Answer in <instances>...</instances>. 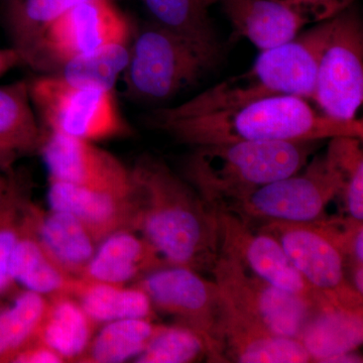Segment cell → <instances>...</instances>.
Masks as SVG:
<instances>
[{
  "label": "cell",
  "instance_id": "7c38bea8",
  "mask_svg": "<svg viewBox=\"0 0 363 363\" xmlns=\"http://www.w3.org/2000/svg\"><path fill=\"white\" fill-rule=\"evenodd\" d=\"M218 223L219 252L271 285L307 301L317 308L328 304L303 278L271 234L255 230L240 217L214 210Z\"/></svg>",
  "mask_w": 363,
  "mask_h": 363
},
{
  "label": "cell",
  "instance_id": "4fadbf2b",
  "mask_svg": "<svg viewBox=\"0 0 363 363\" xmlns=\"http://www.w3.org/2000/svg\"><path fill=\"white\" fill-rule=\"evenodd\" d=\"M131 26L112 0L78 4L48 26L42 40V70L105 45L130 42Z\"/></svg>",
  "mask_w": 363,
  "mask_h": 363
},
{
  "label": "cell",
  "instance_id": "44dd1931",
  "mask_svg": "<svg viewBox=\"0 0 363 363\" xmlns=\"http://www.w3.org/2000/svg\"><path fill=\"white\" fill-rule=\"evenodd\" d=\"M37 230L43 247L67 274L80 278L96 252L98 243L73 215L37 206Z\"/></svg>",
  "mask_w": 363,
  "mask_h": 363
},
{
  "label": "cell",
  "instance_id": "83f0119b",
  "mask_svg": "<svg viewBox=\"0 0 363 363\" xmlns=\"http://www.w3.org/2000/svg\"><path fill=\"white\" fill-rule=\"evenodd\" d=\"M130 44L117 43L80 55L62 63L52 74L73 84L113 91L128 65Z\"/></svg>",
  "mask_w": 363,
  "mask_h": 363
},
{
  "label": "cell",
  "instance_id": "52a82bcc",
  "mask_svg": "<svg viewBox=\"0 0 363 363\" xmlns=\"http://www.w3.org/2000/svg\"><path fill=\"white\" fill-rule=\"evenodd\" d=\"M343 189L342 174L326 152L314 159L301 175L297 173L267 184L218 210L235 214L247 223H313L325 218L326 207L342 195Z\"/></svg>",
  "mask_w": 363,
  "mask_h": 363
},
{
  "label": "cell",
  "instance_id": "484cf974",
  "mask_svg": "<svg viewBox=\"0 0 363 363\" xmlns=\"http://www.w3.org/2000/svg\"><path fill=\"white\" fill-rule=\"evenodd\" d=\"M160 325L152 320L123 319L99 326L81 363H121L145 350Z\"/></svg>",
  "mask_w": 363,
  "mask_h": 363
},
{
  "label": "cell",
  "instance_id": "5b68a950",
  "mask_svg": "<svg viewBox=\"0 0 363 363\" xmlns=\"http://www.w3.org/2000/svg\"><path fill=\"white\" fill-rule=\"evenodd\" d=\"M221 58L218 39H191L159 23L147 26L130 44L121 76L124 95L135 101H164L196 84Z\"/></svg>",
  "mask_w": 363,
  "mask_h": 363
},
{
  "label": "cell",
  "instance_id": "2e32d148",
  "mask_svg": "<svg viewBox=\"0 0 363 363\" xmlns=\"http://www.w3.org/2000/svg\"><path fill=\"white\" fill-rule=\"evenodd\" d=\"M37 205L28 200L18 227L11 259V274L16 285L48 298L73 296L79 278L61 269L43 247L37 230Z\"/></svg>",
  "mask_w": 363,
  "mask_h": 363
},
{
  "label": "cell",
  "instance_id": "cb8c5ba5",
  "mask_svg": "<svg viewBox=\"0 0 363 363\" xmlns=\"http://www.w3.org/2000/svg\"><path fill=\"white\" fill-rule=\"evenodd\" d=\"M98 327L73 296H59L49 298L38 338L65 362H79Z\"/></svg>",
  "mask_w": 363,
  "mask_h": 363
},
{
  "label": "cell",
  "instance_id": "d6986e66",
  "mask_svg": "<svg viewBox=\"0 0 363 363\" xmlns=\"http://www.w3.org/2000/svg\"><path fill=\"white\" fill-rule=\"evenodd\" d=\"M223 343L226 362H313L309 352L298 339L277 335L259 327L253 326L234 316L228 310L224 327Z\"/></svg>",
  "mask_w": 363,
  "mask_h": 363
},
{
  "label": "cell",
  "instance_id": "74e56055",
  "mask_svg": "<svg viewBox=\"0 0 363 363\" xmlns=\"http://www.w3.org/2000/svg\"><path fill=\"white\" fill-rule=\"evenodd\" d=\"M14 162H16V160H13V157L0 152V172L6 174L11 173L13 169Z\"/></svg>",
  "mask_w": 363,
  "mask_h": 363
},
{
  "label": "cell",
  "instance_id": "ac0fdd59",
  "mask_svg": "<svg viewBox=\"0 0 363 363\" xmlns=\"http://www.w3.org/2000/svg\"><path fill=\"white\" fill-rule=\"evenodd\" d=\"M218 2L236 32L260 51L294 39L306 23L272 0H211Z\"/></svg>",
  "mask_w": 363,
  "mask_h": 363
},
{
  "label": "cell",
  "instance_id": "ba28073f",
  "mask_svg": "<svg viewBox=\"0 0 363 363\" xmlns=\"http://www.w3.org/2000/svg\"><path fill=\"white\" fill-rule=\"evenodd\" d=\"M135 286L147 294L155 310L171 315L176 324L197 333L211 362H226L224 327L227 309L218 286L194 269L168 266L150 272Z\"/></svg>",
  "mask_w": 363,
  "mask_h": 363
},
{
  "label": "cell",
  "instance_id": "9a60e30c",
  "mask_svg": "<svg viewBox=\"0 0 363 363\" xmlns=\"http://www.w3.org/2000/svg\"><path fill=\"white\" fill-rule=\"evenodd\" d=\"M48 196L52 209L75 216L98 245L119 231L138 233L140 204L136 188L133 195L112 194L49 178Z\"/></svg>",
  "mask_w": 363,
  "mask_h": 363
},
{
  "label": "cell",
  "instance_id": "e575fe53",
  "mask_svg": "<svg viewBox=\"0 0 363 363\" xmlns=\"http://www.w3.org/2000/svg\"><path fill=\"white\" fill-rule=\"evenodd\" d=\"M26 65L21 52L13 47L0 48V78L16 67Z\"/></svg>",
  "mask_w": 363,
  "mask_h": 363
},
{
  "label": "cell",
  "instance_id": "836d02e7",
  "mask_svg": "<svg viewBox=\"0 0 363 363\" xmlns=\"http://www.w3.org/2000/svg\"><path fill=\"white\" fill-rule=\"evenodd\" d=\"M64 358L37 338L18 353L13 363H63Z\"/></svg>",
  "mask_w": 363,
  "mask_h": 363
},
{
  "label": "cell",
  "instance_id": "7a4b0ae2",
  "mask_svg": "<svg viewBox=\"0 0 363 363\" xmlns=\"http://www.w3.org/2000/svg\"><path fill=\"white\" fill-rule=\"evenodd\" d=\"M150 123L181 143L199 145L242 142H322L337 136L363 138L362 119L342 121L315 111L298 96L264 98L224 111L187 117L157 109Z\"/></svg>",
  "mask_w": 363,
  "mask_h": 363
},
{
  "label": "cell",
  "instance_id": "8fae6325",
  "mask_svg": "<svg viewBox=\"0 0 363 363\" xmlns=\"http://www.w3.org/2000/svg\"><path fill=\"white\" fill-rule=\"evenodd\" d=\"M259 230L271 234L298 272L328 304L363 310V295L348 277L350 267L343 253L316 223H262Z\"/></svg>",
  "mask_w": 363,
  "mask_h": 363
},
{
  "label": "cell",
  "instance_id": "3957f363",
  "mask_svg": "<svg viewBox=\"0 0 363 363\" xmlns=\"http://www.w3.org/2000/svg\"><path fill=\"white\" fill-rule=\"evenodd\" d=\"M333 18L316 23L289 42L262 51L245 73L226 79L184 104L157 111L164 116L187 117L283 95L313 99L318 64L330 37Z\"/></svg>",
  "mask_w": 363,
  "mask_h": 363
},
{
  "label": "cell",
  "instance_id": "d6a6232c",
  "mask_svg": "<svg viewBox=\"0 0 363 363\" xmlns=\"http://www.w3.org/2000/svg\"><path fill=\"white\" fill-rule=\"evenodd\" d=\"M305 21L316 25L334 18L352 6L355 0H272Z\"/></svg>",
  "mask_w": 363,
  "mask_h": 363
},
{
  "label": "cell",
  "instance_id": "f1b7e54d",
  "mask_svg": "<svg viewBox=\"0 0 363 363\" xmlns=\"http://www.w3.org/2000/svg\"><path fill=\"white\" fill-rule=\"evenodd\" d=\"M160 26L191 39L217 40L211 0H143Z\"/></svg>",
  "mask_w": 363,
  "mask_h": 363
},
{
  "label": "cell",
  "instance_id": "7402d4cb",
  "mask_svg": "<svg viewBox=\"0 0 363 363\" xmlns=\"http://www.w3.org/2000/svg\"><path fill=\"white\" fill-rule=\"evenodd\" d=\"M363 310L326 305L314 313L298 340L313 362L354 352L363 340Z\"/></svg>",
  "mask_w": 363,
  "mask_h": 363
},
{
  "label": "cell",
  "instance_id": "9c48e42d",
  "mask_svg": "<svg viewBox=\"0 0 363 363\" xmlns=\"http://www.w3.org/2000/svg\"><path fill=\"white\" fill-rule=\"evenodd\" d=\"M227 310L242 321L285 337H300L319 308L255 276L219 255L211 269Z\"/></svg>",
  "mask_w": 363,
  "mask_h": 363
},
{
  "label": "cell",
  "instance_id": "e0dca14e",
  "mask_svg": "<svg viewBox=\"0 0 363 363\" xmlns=\"http://www.w3.org/2000/svg\"><path fill=\"white\" fill-rule=\"evenodd\" d=\"M168 266V262L143 235H136L135 231H119L98 245L80 279L128 285Z\"/></svg>",
  "mask_w": 363,
  "mask_h": 363
},
{
  "label": "cell",
  "instance_id": "277c9868",
  "mask_svg": "<svg viewBox=\"0 0 363 363\" xmlns=\"http://www.w3.org/2000/svg\"><path fill=\"white\" fill-rule=\"evenodd\" d=\"M319 142H242L195 147L185 180L214 210L298 173Z\"/></svg>",
  "mask_w": 363,
  "mask_h": 363
},
{
  "label": "cell",
  "instance_id": "30bf717a",
  "mask_svg": "<svg viewBox=\"0 0 363 363\" xmlns=\"http://www.w3.org/2000/svg\"><path fill=\"white\" fill-rule=\"evenodd\" d=\"M333 21L318 64L312 100L325 116L352 121L363 102L362 23L351 6Z\"/></svg>",
  "mask_w": 363,
  "mask_h": 363
},
{
  "label": "cell",
  "instance_id": "5bb4252c",
  "mask_svg": "<svg viewBox=\"0 0 363 363\" xmlns=\"http://www.w3.org/2000/svg\"><path fill=\"white\" fill-rule=\"evenodd\" d=\"M39 150L49 178L112 194L135 193L131 169L95 143L47 131Z\"/></svg>",
  "mask_w": 363,
  "mask_h": 363
},
{
  "label": "cell",
  "instance_id": "1f68e13d",
  "mask_svg": "<svg viewBox=\"0 0 363 363\" xmlns=\"http://www.w3.org/2000/svg\"><path fill=\"white\" fill-rule=\"evenodd\" d=\"M329 154L344 179L342 195L351 218L363 220V152L362 138L337 136L330 138Z\"/></svg>",
  "mask_w": 363,
  "mask_h": 363
},
{
  "label": "cell",
  "instance_id": "6da1fadb",
  "mask_svg": "<svg viewBox=\"0 0 363 363\" xmlns=\"http://www.w3.org/2000/svg\"><path fill=\"white\" fill-rule=\"evenodd\" d=\"M131 174L140 204L138 233L169 266L211 272L220 255L213 208L156 157H140Z\"/></svg>",
  "mask_w": 363,
  "mask_h": 363
},
{
  "label": "cell",
  "instance_id": "ab89813d",
  "mask_svg": "<svg viewBox=\"0 0 363 363\" xmlns=\"http://www.w3.org/2000/svg\"><path fill=\"white\" fill-rule=\"evenodd\" d=\"M4 307V305L2 304V302H1V295H0V311H1L2 310V308Z\"/></svg>",
  "mask_w": 363,
  "mask_h": 363
},
{
  "label": "cell",
  "instance_id": "ffe728a7",
  "mask_svg": "<svg viewBox=\"0 0 363 363\" xmlns=\"http://www.w3.org/2000/svg\"><path fill=\"white\" fill-rule=\"evenodd\" d=\"M85 1L89 0H1L4 26L26 65L42 69L40 48L48 26Z\"/></svg>",
  "mask_w": 363,
  "mask_h": 363
},
{
  "label": "cell",
  "instance_id": "4dcf8cb0",
  "mask_svg": "<svg viewBox=\"0 0 363 363\" xmlns=\"http://www.w3.org/2000/svg\"><path fill=\"white\" fill-rule=\"evenodd\" d=\"M206 353L204 341L194 331L179 324L160 325L147 347L135 358V362L189 363Z\"/></svg>",
  "mask_w": 363,
  "mask_h": 363
},
{
  "label": "cell",
  "instance_id": "8d00e7d4",
  "mask_svg": "<svg viewBox=\"0 0 363 363\" xmlns=\"http://www.w3.org/2000/svg\"><path fill=\"white\" fill-rule=\"evenodd\" d=\"M326 362H335V363H358L362 362V357L359 355L355 354L354 352L345 353V354L337 355V357H334L330 358V359L327 360Z\"/></svg>",
  "mask_w": 363,
  "mask_h": 363
},
{
  "label": "cell",
  "instance_id": "d590c367",
  "mask_svg": "<svg viewBox=\"0 0 363 363\" xmlns=\"http://www.w3.org/2000/svg\"><path fill=\"white\" fill-rule=\"evenodd\" d=\"M351 279L353 288L363 295V266H351Z\"/></svg>",
  "mask_w": 363,
  "mask_h": 363
},
{
  "label": "cell",
  "instance_id": "f35d334b",
  "mask_svg": "<svg viewBox=\"0 0 363 363\" xmlns=\"http://www.w3.org/2000/svg\"><path fill=\"white\" fill-rule=\"evenodd\" d=\"M11 172L9 174L1 173V172H0V197L6 192L7 189L9 187Z\"/></svg>",
  "mask_w": 363,
  "mask_h": 363
},
{
  "label": "cell",
  "instance_id": "8992f818",
  "mask_svg": "<svg viewBox=\"0 0 363 363\" xmlns=\"http://www.w3.org/2000/svg\"><path fill=\"white\" fill-rule=\"evenodd\" d=\"M30 93L50 133L91 143L131 133L113 91L73 84L49 74L30 81Z\"/></svg>",
  "mask_w": 363,
  "mask_h": 363
},
{
  "label": "cell",
  "instance_id": "4316f807",
  "mask_svg": "<svg viewBox=\"0 0 363 363\" xmlns=\"http://www.w3.org/2000/svg\"><path fill=\"white\" fill-rule=\"evenodd\" d=\"M49 298L32 291L18 293L0 311V363H13L28 344L39 337Z\"/></svg>",
  "mask_w": 363,
  "mask_h": 363
},
{
  "label": "cell",
  "instance_id": "f546056e",
  "mask_svg": "<svg viewBox=\"0 0 363 363\" xmlns=\"http://www.w3.org/2000/svg\"><path fill=\"white\" fill-rule=\"evenodd\" d=\"M30 189L25 177L13 171L11 184L0 197V295L16 286L11 274V259L18 238L21 214L30 199Z\"/></svg>",
  "mask_w": 363,
  "mask_h": 363
},
{
  "label": "cell",
  "instance_id": "603a6c76",
  "mask_svg": "<svg viewBox=\"0 0 363 363\" xmlns=\"http://www.w3.org/2000/svg\"><path fill=\"white\" fill-rule=\"evenodd\" d=\"M43 135L30 98V81L0 86V152L16 161L39 150Z\"/></svg>",
  "mask_w": 363,
  "mask_h": 363
},
{
  "label": "cell",
  "instance_id": "d4e9b609",
  "mask_svg": "<svg viewBox=\"0 0 363 363\" xmlns=\"http://www.w3.org/2000/svg\"><path fill=\"white\" fill-rule=\"evenodd\" d=\"M73 297L98 326L117 320H152L155 316L150 298L135 285H114L79 278Z\"/></svg>",
  "mask_w": 363,
  "mask_h": 363
}]
</instances>
